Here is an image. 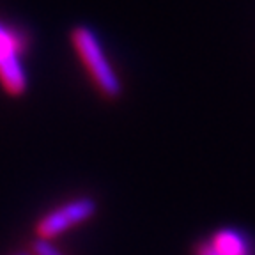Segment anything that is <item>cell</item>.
<instances>
[{"label":"cell","mask_w":255,"mask_h":255,"mask_svg":"<svg viewBox=\"0 0 255 255\" xmlns=\"http://www.w3.org/2000/svg\"><path fill=\"white\" fill-rule=\"evenodd\" d=\"M191 255H215V254L211 252V248L207 247L206 239H199L191 247Z\"/></svg>","instance_id":"6"},{"label":"cell","mask_w":255,"mask_h":255,"mask_svg":"<svg viewBox=\"0 0 255 255\" xmlns=\"http://www.w3.org/2000/svg\"><path fill=\"white\" fill-rule=\"evenodd\" d=\"M69 44L94 91L105 101H119L124 94L123 78L112 64L98 32L87 23L73 25L69 28Z\"/></svg>","instance_id":"1"},{"label":"cell","mask_w":255,"mask_h":255,"mask_svg":"<svg viewBox=\"0 0 255 255\" xmlns=\"http://www.w3.org/2000/svg\"><path fill=\"white\" fill-rule=\"evenodd\" d=\"M215 255H255V245L245 231L238 227H220L206 239Z\"/></svg>","instance_id":"4"},{"label":"cell","mask_w":255,"mask_h":255,"mask_svg":"<svg viewBox=\"0 0 255 255\" xmlns=\"http://www.w3.org/2000/svg\"><path fill=\"white\" fill-rule=\"evenodd\" d=\"M14 255H30V252H18V254H14Z\"/></svg>","instance_id":"7"},{"label":"cell","mask_w":255,"mask_h":255,"mask_svg":"<svg viewBox=\"0 0 255 255\" xmlns=\"http://www.w3.org/2000/svg\"><path fill=\"white\" fill-rule=\"evenodd\" d=\"M30 255H66L59 247L55 245V241H46V239L34 238L30 241Z\"/></svg>","instance_id":"5"},{"label":"cell","mask_w":255,"mask_h":255,"mask_svg":"<svg viewBox=\"0 0 255 255\" xmlns=\"http://www.w3.org/2000/svg\"><path fill=\"white\" fill-rule=\"evenodd\" d=\"M100 211V202L92 195H76L44 211L34 222V238L55 241L64 234L89 223Z\"/></svg>","instance_id":"3"},{"label":"cell","mask_w":255,"mask_h":255,"mask_svg":"<svg viewBox=\"0 0 255 255\" xmlns=\"http://www.w3.org/2000/svg\"><path fill=\"white\" fill-rule=\"evenodd\" d=\"M30 32L21 25L0 18V89L12 100L27 96L30 76L25 59L30 53Z\"/></svg>","instance_id":"2"}]
</instances>
